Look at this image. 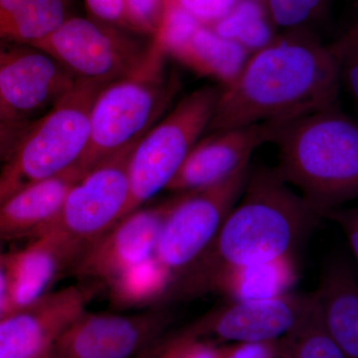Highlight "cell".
I'll return each mask as SVG.
<instances>
[{
    "label": "cell",
    "mask_w": 358,
    "mask_h": 358,
    "mask_svg": "<svg viewBox=\"0 0 358 358\" xmlns=\"http://www.w3.org/2000/svg\"><path fill=\"white\" fill-rule=\"evenodd\" d=\"M338 62L331 46L310 35L273 38L221 86L207 133L255 124L286 126L338 103Z\"/></svg>",
    "instance_id": "6da1fadb"
},
{
    "label": "cell",
    "mask_w": 358,
    "mask_h": 358,
    "mask_svg": "<svg viewBox=\"0 0 358 358\" xmlns=\"http://www.w3.org/2000/svg\"><path fill=\"white\" fill-rule=\"evenodd\" d=\"M320 218L275 169L249 173L241 197L212 243L171 282L162 303L207 294L226 271L296 255Z\"/></svg>",
    "instance_id": "7a4b0ae2"
},
{
    "label": "cell",
    "mask_w": 358,
    "mask_h": 358,
    "mask_svg": "<svg viewBox=\"0 0 358 358\" xmlns=\"http://www.w3.org/2000/svg\"><path fill=\"white\" fill-rule=\"evenodd\" d=\"M275 171L317 215L358 199V120L338 103L282 127Z\"/></svg>",
    "instance_id": "3957f363"
},
{
    "label": "cell",
    "mask_w": 358,
    "mask_h": 358,
    "mask_svg": "<svg viewBox=\"0 0 358 358\" xmlns=\"http://www.w3.org/2000/svg\"><path fill=\"white\" fill-rule=\"evenodd\" d=\"M167 56L152 40L136 69L96 95L90 114L88 147L77 166L85 173L140 141L162 119L176 89L167 81Z\"/></svg>",
    "instance_id": "277c9868"
},
{
    "label": "cell",
    "mask_w": 358,
    "mask_h": 358,
    "mask_svg": "<svg viewBox=\"0 0 358 358\" xmlns=\"http://www.w3.org/2000/svg\"><path fill=\"white\" fill-rule=\"evenodd\" d=\"M105 86L77 80L60 101L31 122L0 169V202L78 166L88 147L92 106Z\"/></svg>",
    "instance_id": "5b68a950"
},
{
    "label": "cell",
    "mask_w": 358,
    "mask_h": 358,
    "mask_svg": "<svg viewBox=\"0 0 358 358\" xmlns=\"http://www.w3.org/2000/svg\"><path fill=\"white\" fill-rule=\"evenodd\" d=\"M220 91L221 87L209 86L195 90L136 143L129 160L131 193L124 217L166 190L193 147L206 133Z\"/></svg>",
    "instance_id": "8992f818"
},
{
    "label": "cell",
    "mask_w": 358,
    "mask_h": 358,
    "mask_svg": "<svg viewBox=\"0 0 358 358\" xmlns=\"http://www.w3.org/2000/svg\"><path fill=\"white\" fill-rule=\"evenodd\" d=\"M248 176L247 162L220 182L176 193L173 208L162 223L154 255L171 275V282L208 248L241 197Z\"/></svg>",
    "instance_id": "52a82bcc"
},
{
    "label": "cell",
    "mask_w": 358,
    "mask_h": 358,
    "mask_svg": "<svg viewBox=\"0 0 358 358\" xmlns=\"http://www.w3.org/2000/svg\"><path fill=\"white\" fill-rule=\"evenodd\" d=\"M138 141L90 169L66 195L51 228L69 238L83 254L124 217L131 193L129 160Z\"/></svg>",
    "instance_id": "ba28073f"
},
{
    "label": "cell",
    "mask_w": 358,
    "mask_h": 358,
    "mask_svg": "<svg viewBox=\"0 0 358 358\" xmlns=\"http://www.w3.org/2000/svg\"><path fill=\"white\" fill-rule=\"evenodd\" d=\"M31 46L51 56L75 79L103 85L129 75L148 50L114 28L83 17H68Z\"/></svg>",
    "instance_id": "9c48e42d"
},
{
    "label": "cell",
    "mask_w": 358,
    "mask_h": 358,
    "mask_svg": "<svg viewBox=\"0 0 358 358\" xmlns=\"http://www.w3.org/2000/svg\"><path fill=\"white\" fill-rule=\"evenodd\" d=\"M164 307L145 312L82 313L54 343L55 358H134L166 334L173 322Z\"/></svg>",
    "instance_id": "30bf717a"
},
{
    "label": "cell",
    "mask_w": 358,
    "mask_h": 358,
    "mask_svg": "<svg viewBox=\"0 0 358 358\" xmlns=\"http://www.w3.org/2000/svg\"><path fill=\"white\" fill-rule=\"evenodd\" d=\"M313 293H291L256 301H228L178 329L216 345L281 338L306 315Z\"/></svg>",
    "instance_id": "8fae6325"
},
{
    "label": "cell",
    "mask_w": 358,
    "mask_h": 358,
    "mask_svg": "<svg viewBox=\"0 0 358 358\" xmlns=\"http://www.w3.org/2000/svg\"><path fill=\"white\" fill-rule=\"evenodd\" d=\"M76 82L45 52L0 41V101L13 119L30 121L32 115L46 113Z\"/></svg>",
    "instance_id": "7c38bea8"
},
{
    "label": "cell",
    "mask_w": 358,
    "mask_h": 358,
    "mask_svg": "<svg viewBox=\"0 0 358 358\" xmlns=\"http://www.w3.org/2000/svg\"><path fill=\"white\" fill-rule=\"evenodd\" d=\"M176 200V195L155 206L141 207L122 219L85 251L72 268L74 274L108 285L152 259L162 223Z\"/></svg>",
    "instance_id": "4fadbf2b"
},
{
    "label": "cell",
    "mask_w": 358,
    "mask_h": 358,
    "mask_svg": "<svg viewBox=\"0 0 358 358\" xmlns=\"http://www.w3.org/2000/svg\"><path fill=\"white\" fill-rule=\"evenodd\" d=\"M93 294L87 287H66L2 317L0 358H34L51 350L66 327L87 310Z\"/></svg>",
    "instance_id": "5bb4252c"
},
{
    "label": "cell",
    "mask_w": 358,
    "mask_h": 358,
    "mask_svg": "<svg viewBox=\"0 0 358 358\" xmlns=\"http://www.w3.org/2000/svg\"><path fill=\"white\" fill-rule=\"evenodd\" d=\"M82 255L76 244L54 228L33 238L24 248L0 255L6 280L7 315L50 293L60 275L74 268Z\"/></svg>",
    "instance_id": "9a60e30c"
},
{
    "label": "cell",
    "mask_w": 358,
    "mask_h": 358,
    "mask_svg": "<svg viewBox=\"0 0 358 358\" xmlns=\"http://www.w3.org/2000/svg\"><path fill=\"white\" fill-rule=\"evenodd\" d=\"M282 127L262 124L208 133L193 147L166 190L189 192L229 178L249 162L257 148L273 143Z\"/></svg>",
    "instance_id": "2e32d148"
},
{
    "label": "cell",
    "mask_w": 358,
    "mask_h": 358,
    "mask_svg": "<svg viewBox=\"0 0 358 358\" xmlns=\"http://www.w3.org/2000/svg\"><path fill=\"white\" fill-rule=\"evenodd\" d=\"M85 174L78 166L14 193L0 202V241L33 238L55 223L66 195Z\"/></svg>",
    "instance_id": "e0dca14e"
},
{
    "label": "cell",
    "mask_w": 358,
    "mask_h": 358,
    "mask_svg": "<svg viewBox=\"0 0 358 358\" xmlns=\"http://www.w3.org/2000/svg\"><path fill=\"white\" fill-rule=\"evenodd\" d=\"M327 331L345 358H358V282L350 265H327L315 292Z\"/></svg>",
    "instance_id": "ac0fdd59"
},
{
    "label": "cell",
    "mask_w": 358,
    "mask_h": 358,
    "mask_svg": "<svg viewBox=\"0 0 358 358\" xmlns=\"http://www.w3.org/2000/svg\"><path fill=\"white\" fill-rule=\"evenodd\" d=\"M298 280L296 258L285 256L226 271L212 282L208 293L221 294L228 301L267 300L291 293Z\"/></svg>",
    "instance_id": "d6986e66"
},
{
    "label": "cell",
    "mask_w": 358,
    "mask_h": 358,
    "mask_svg": "<svg viewBox=\"0 0 358 358\" xmlns=\"http://www.w3.org/2000/svg\"><path fill=\"white\" fill-rule=\"evenodd\" d=\"M250 55L243 46L219 36L205 25H200L185 43L169 54L200 76L220 82L222 87L237 76Z\"/></svg>",
    "instance_id": "ffe728a7"
},
{
    "label": "cell",
    "mask_w": 358,
    "mask_h": 358,
    "mask_svg": "<svg viewBox=\"0 0 358 358\" xmlns=\"http://www.w3.org/2000/svg\"><path fill=\"white\" fill-rule=\"evenodd\" d=\"M67 18L63 0H0V41L31 46Z\"/></svg>",
    "instance_id": "44dd1931"
},
{
    "label": "cell",
    "mask_w": 358,
    "mask_h": 358,
    "mask_svg": "<svg viewBox=\"0 0 358 358\" xmlns=\"http://www.w3.org/2000/svg\"><path fill=\"white\" fill-rule=\"evenodd\" d=\"M171 284V275L152 257L127 271L108 286L115 307L126 308L162 303Z\"/></svg>",
    "instance_id": "7402d4cb"
},
{
    "label": "cell",
    "mask_w": 358,
    "mask_h": 358,
    "mask_svg": "<svg viewBox=\"0 0 358 358\" xmlns=\"http://www.w3.org/2000/svg\"><path fill=\"white\" fill-rule=\"evenodd\" d=\"M281 339L285 358H345L324 326L315 292L308 312Z\"/></svg>",
    "instance_id": "603a6c76"
},
{
    "label": "cell",
    "mask_w": 358,
    "mask_h": 358,
    "mask_svg": "<svg viewBox=\"0 0 358 358\" xmlns=\"http://www.w3.org/2000/svg\"><path fill=\"white\" fill-rule=\"evenodd\" d=\"M219 36L232 40L253 53L274 37L264 17L262 8L255 0H241L227 16L212 25Z\"/></svg>",
    "instance_id": "cb8c5ba5"
},
{
    "label": "cell",
    "mask_w": 358,
    "mask_h": 358,
    "mask_svg": "<svg viewBox=\"0 0 358 358\" xmlns=\"http://www.w3.org/2000/svg\"><path fill=\"white\" fill-rule=\"evenodd\" d=\"M219 345L205 339L166 333L134 358H217Z\"/></svg>",
    "instance_id": "d4e9b609"
},
{
    "label": "cell",
    "mask_w": 358,
    "mask_h": 358,
    "mask_svg": "<svg viewBox=\"0 0 358 358\" xmlns=\"http://www.w3.org/2000/svg\"><path fill=\"white\" fill-rule=\"evenodd\" d=\"M338 62L341 90L358 110V23L331 46Z\"/></svg>",
    "instance_id": "484cf974"
},
{
    "label": "cell",
    "mask_w": 358,
    "mask_h": 358,
    "mask_svg": "<svg viewBox=\"0 0 358 358\" xmlns=\"http://www.w3.org/2000/svg\"><path fill=\"white\" fill-rule=\"evenodd\" d=\"M327 0H268L271 17L282 28L300 26L319 15Z\"/></svg>",
    "instance_id": "4316f807"
},
{
    "label": "cell",
    "mask_w": 358,
    "mask_h": 358,
    "mask_svg": "<svg viewBox=\"0 0 358 358\" xmlns=\"http://www.w3.org/2000/svg\"><path fill=\"white\" fill-rule=\"evenodd\" d=\"M166 0H126L127 25L136 31L152 33L159 29Z\"/></svg>",
    "instance_id": "83f0119b"
},
{
    "label": "cell",
    "mask_w": 358,
    "mask_h": 358,
    "mask_svg": "<svg viewBox=\"0 0 358 358\" xmlns=\"http://www.w3.org/2000/svg\"><path fill=\"white\" fill-rule=\"evenodd\" d=\"M193 16L200 24L214 25L231 13L237 0H167Z\"/></svg>",
    "instance_id": "f1b7e54d"
},
{
    "label": "cell",
    "mask_w": 358,
    "mask_h": 358,
    "mask_svg": "<svg viewBox=\"0 0 358 358\" xmlns=\"http://www.w3.org/2000/svg\"><path fill=\"white\" fill-rule=\"evenodd\" d=\"M217 358H285L282 339L226 343L219 345Z\"/></svg>",
    "instance_id": "f546056e"
},
{
    "label": "cell",
    "mask_w": 358,
    "mask_h": 358,
    "mask_svg": "<svg viewBox=\"0 0 358 358\" xmlns=\"http://www.w3.org/2000/svg\"><path fill=\"white\" fill-rule=\"evenodd\" d=\"M31 122L0 117V164H3L8 159Z\"/></svg>",
    "instance_id": "4dcf8cb0"
},
{
    "label": "cell",
    "mask_w": 358,
    "mask_h": 358,
    "mask_svg": "<svg viewBox=\"0 0 358 358\" xmlns=\"http://www.w3.org/2000/svg\"><path fill=\"white\" fill-rule=\"evenodd\" d=\"M88 8L99 20L127 25L126 0H86Z\"/></svg>",
    "instance_id": "1f68e13d"
},
{
    "label": "cell",
    "mask_w": 358,
    "mask_h": 358,
    "mask_svg": "<svg viewBox=\"0 0 358 358\" xmlns=\"http://www.w3.org/2000/svg\"><path fill=\"white\" fill-rule=\"evenodd\" d=\"M324 217L331 219L341 226L350 241L358 263V206L355 208L334 209L327 213Z\"/></svg>",
    "instance_id": "d6a6232c"
},
{
    "label": "cell",
    "mask_w": 358,
    "mask_h": 358,
    "mask_svg": "<svg viewBox=\"0 0 358 358\" xmlns=\"http://www.w3.org/2000/svg\"><path fill=\"white\" fill-rule=\"evenodd\" d=\"M1 255V254H0ZM7 315L6 280L3 266L0 259V320Z\"/></svg>",
    "instance_id": "836d02e7"
},
{
    "label": "cell",
    "mask_w": 358,
    "mask_h": 358,
    "mask_svg": "<svg viewBox=\"0 0 358 358\" xmlns=\"http://www.w3.org/2000/svg\"><path fill=\"white\" fill-rule=\"evenodd\" d=\"M34 358H55L54 357L53 352L51 350H49V352L43 353V355H39V357H34Z\"/></svg>",
    "instance_id": "e575fe53"
}]
</instances>
